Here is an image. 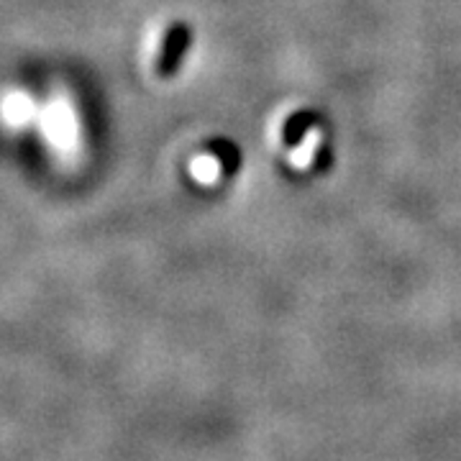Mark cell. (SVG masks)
I'll return each instance as SVG.
<instances>
[{
    "label": "cell",
    "instance_id": "cell-1",
    "mask_svg": "<svg viewBox=\"0 0 461 461\" xmlns=\"http://www.w3.org/2000/svg\"><path fill=\"white\" fill-rule=\"evenodd\" d=\"M221 169H223V159L218 157V151L193 159V167H190L193 177H195L200 185H213V182L221 177Z\"/></svg>",
    "mask_w": 461,
    "mask_h": 461
},
{
    "label": "cell",
    "instance_id": "cell-2",
    "mask_svg": "<svg viewBox=\"0 0 461 461\" xmlns=\"http://www.w3.org/2000/svg\"><path fill=\"white\" fill-rule=\"evenodd\" d=\"M185 44H187V33H185L182 26H175V29L169 32V36H167L165 50H162V57H159V59H162V72H169L172 67H177Z\"/></svg>",
    "mask_w": 461,
    "mask_h": 461
},
{
    "label": "cell",
    "instance_id": "cell-3",
    "mask_svg": "<svg viewBox=\"0 0 461 461\" xmlns=\"http://www.w3.org/2000/svg\"><path fill=\"white\" fill-rule=\"evenodd\" d=\"M318 149H321V131L313 129V131L303 139V144H297V149L293 151V157H290V162H293L295 169H305V167L313 162V157Z\"/></svg>",
    "mask_w": 461,
    "mask_h": 461
}]
</instances>
